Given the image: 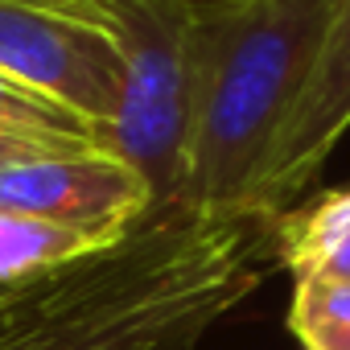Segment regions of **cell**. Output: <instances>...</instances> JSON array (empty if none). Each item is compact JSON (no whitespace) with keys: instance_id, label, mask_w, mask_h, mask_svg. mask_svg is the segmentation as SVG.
<instances>
[{"instance_id":"cell-1","label":"cell","mask_w":350,"mask_h":350,"mask_svg":"<svg viewBox=\"0 0 350 350\" xmlns=\"http://www.w3.org/2000/svg\"><path fill=\"white\" fill-rule=\"evenodd\" d=\"M272 268L268 219H144L0 293V350H198Z\"/></svg>"},{"instance_id":"cell-2","label":"cell","mask_w":350,"mask_h":350,"mask_svg":"<svg viewBox=\"0 0 350 350\" xmlns=\"http://www.w3.org/2000/svg\"><path fill=\"white\" fill-rule=\"evenodd\" d=\"M329 13L334 0H227L198 9L182 173L165 215H243L256 173L317 66Z\"/></svg>"},{"instance_id":"cell-3","label":"cell","mask_w":350,"mask_h":350,"mask_svg":"<svg viewBox=\"0 0 350 350\" xmlns=\"http://www.w3.org/2000/svg\"><path fill=\"white\" fill-rule=\"evenodd\" d=\"M111 29L128 58L107 152L124 157L152 190V215L173 202L190 116V33L198 9L186 0H107Z\"/></svg>"},{"instance_id":"cell-4","label":"cell","mask_w":350,"mask_h":350,"mask_svg":"<svg viewBox=\"0 0 350 350\" xmlns=\"http://www.w3.org/2000/svg\"><path fill=\"white\" fill-rule=\"evenodd\" d=\"M0 75L95 124L107 148L128 79V58L111 25L66 9L0 0Z\"/></svg>"},{"instance_id":"cell-5","label":"cell","mask_w":350,"mask_h":350,"mask_svg":"<svg viewBox=\"0 0 350 350\" xmlns=\"http://www.w3.org/2000/svg\"><path fill=\"white\" fill-rule=\"evenodd\" d=\"M0 211L70 227L103 247L152 215V190L124 157L75 148L0 165Z\"/></svg>"},{"instance_id":"cell-6","label":"cell","mask_w":350,"mask_h":350,"mask_svg":"<svg viewBox=\"0 0 350 350\" xmlns=\"http://www.w3.org/2000/svg\"><path fill=\"white\" fill-rule=\"evenodd\" d=\"M346 132H350V0H334L329 33L321 42L317 66L256 173L243 215L268 223L288 215Z\"/></svg>"},{"instance_id":"cell-7","label":"cell","mask_w":350,"mask_h":350,"mask_svg":"<svg viewBox=\"0 0 350 350\" xmlns=\"http://www.w3.org/2000/svg\"><path fill=\"white\" fill-rule=\"evenodd\" d=\"M276 264L317 280H346L350 284V186L329 190L309 206H293L272 223Z\"/></svg>"},{"instance_id":"cell-8","label":"cell","mask_w":350,"mask_h":350,"mask_svg":"<svg viewBox=\"0 0 350 350\" xmlns=\"http://www.w3.org/2000/svg\"><path fill=\"white\" fill-rule=\"evenodd\" d=\"M91 252H99V243L70 227L0 211V288H17L25 280H38V276H46L62 264H75Z\"/></svg>"},{"instance_id":"cell-9","label":"cell","mask_w":350,"mask_h":350,"mask_svg":"<svg viewBox=\"0 0 350 350\" xmlns=\"http://www.w3.org/2000/svg\"><path fill=\"white\" fill-rule=\"evenodd\" d=\"M0 124L17 128V132H33V136H54V140H75V144L103 148V132L95 124H87L75 111L50 103L46 95L13 83L9 75H0Z\"/></svg>"},{"instance_id":"cell-10","label":"cell","mask_w":350,"mask_h":350,"mask_svg":"<svg viewBox=\"0 0 350 350\" xmlns=\"http://www.w3.org/2000/svg\"><path fill=\"white\" fill-rule=\"evenodd\" d=\"M75 148H95V144H75V140L33 136V132H17V128H5V124H0V165L29 161V157H46V152H75Z\"/></svg>"},{"instance_id":"cell-11","label":"cell","mask_w":350,"mask_h":350,"mask_svg":"<svg viewBox=\"0 0 350 350\" xmlns=\"http://www.w3.org/2000/svg\"><path fill=\"white\" fill-rule=\"evenodd\" d=\"M301 346H305V350H350V317L301 334Z\"/></svg>"},{"instance_id":"cell-12","label":"cell","mask_w":350,"mask_h":350,"mask_svg":"<svg viewBox=\"0 0 350 350\" xmlns=\"http://www.w3.org/2000/svg\"><path fill=\"white\" fill-rule=\"evenodd\" d=\"M25 5H46V9H66V13H83V17H95L103 25H111V9L107 0H25Z\"/></svg>"},{"instance_id":"cell-13","label":"cell","mask_w":350,"mask_h":350,"mask_svg":"<svg viewBox=\"0 0 350 350\" xmlns=\"http://www.w3.org/2000/svg\"><path fill=\"white\" fill-rule=\"evenodd\" d=\"M186 5H194V9H211V5H227V0H186Z\"/></svg>"}]
</instances>
